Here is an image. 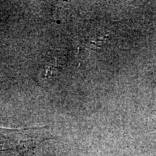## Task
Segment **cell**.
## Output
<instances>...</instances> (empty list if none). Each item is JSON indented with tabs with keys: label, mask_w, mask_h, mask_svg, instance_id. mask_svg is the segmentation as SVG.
I'll return each mask as SVG.
<instances>
[{
	"label": "cell",
	"mask_w": 156,
	"mask_h": 156,
	"mask_svg": "<svg viewBox=\"0 0 156 156\" xmlns=\"http://www.w3.org/2000/svg\"><path fill=\"white\" fill-rule=\"evenodd\" d=\"M52 139L47 126L25 129L0 127V156H36V148Z\"/></svg>",
	"instance_id": "obj_1"
}]
</instances>
